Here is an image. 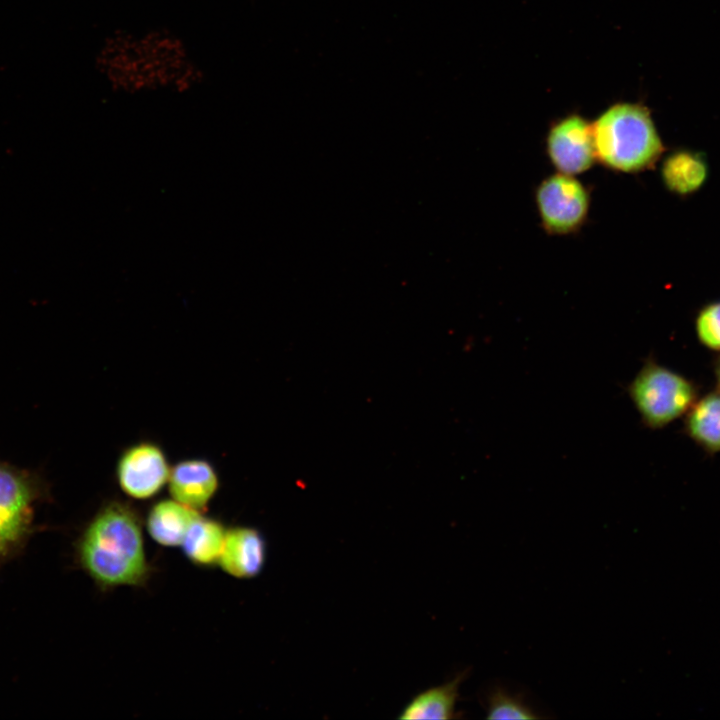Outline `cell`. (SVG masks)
Returning a JSON list of instances; mask_svg holds the SVG:
<instances>
[{
	"mask_svg": "<svg viewBox=\"0 0 720 720\" xmlns=\"http://www.w3.org/2000/svg\"><path fill=\"white\" fill-rule=\"evenodd\" d=\"M227 529L218 520L201 514L190 526L181 547L186 558L199 567L219 563Z\"/></svg>",
	"mask_w": 720,
	"mask_h": 720,
	"instance_id": "cell-14",
	"label": "cell"
},
{
	"mask_svg": "<svg viewBox=\"0 0 720 720\" xmlns=\"http://www.w3.org/2000/svg\"><path fill=\"white\" fill-rule=\"evenodd\" d=\"M266 555V541L258 529L248 526L232 527L227 529L218 565L234 578L250 579L261 573Z\"/></svg>",
	"mask_w": 720,
	"mask_h": 720,
	"instance_id": "cell-9",
	"label": "cell"
},
{
	"mask_svg": "<svg viewBox=\"0 0 720 720\" xmlns=\"http://www.w3.org/2000/svg\"><path fill=\"white\" fill-rule=\"evenodd\" d=\"M467 674V671H462L449 682L423 690L409 701L398 718L402 720L456 718L459 689Z\"/></svg>",
	"mask_w": 720,
	"mask_h": 720,
	"instance_id": "cell-13",
	"label": "cell"
},
{
	"mask_svg": "<svg viewBox=\"0 0 720 720\" xmlns=\"http://www.w3.org/2000/svg\"><path fill=\"white\" fill-rule=\"evenodd\" d=\"M170 466L162 448L151 441L127 447L116 464L120 489L136 500L156 496L168 483Z\"/></svg>",
	"mask_w": 720,
	"mask_h": 720,
	"instance_id": "cell-6",
	"label": "cell"
},
{
	"mask_svg": "<svg viewBox=\"0 0 720 720\" xmlns=\"http://www.w3.org/2000/svg\"><path fill=\"white\" fill-rule=\"evenodd\" d=\"M486 718L488 719H538L542 716L529 705L520 693H513L506 687L494 685L485 695Z\"/></svg>",
	"mask_w": 720,
	"mask_h": 720,
	"instance_id": "cell-15",
	"label": "cell"
},
{
	"mask_svg": "<svg viewBox=\"0 0 720 720\" xmlns=\"http://www.w3.org/2000/svg\"><path fill=\"white\" fill-rule=\"evenodd\" d=\"M660 176L670 193L686 198L697 193L707 182L709 163L703 152L678 148L662 160Z\"/></svg>",
	"mask_w": 720,
	"mask_h": 720,
	"instance_id": "cell-10",
	"label": "cell"
},
{
	"mask_svg": "<svg viewBox=\"0 0 720 720\" xmlns=\"http://www.w3.org/2000/svg\"><path fill=\"white\" fill-rule=\"evenodd\" d=\"M200 515L178 501L163 499L148 511L146 529L151 538L166 547L181 546L190 526Z\"/></svg>",
	"mask_w": 720,
	"mask_h": 720,
	"instance_id": "cell-12",
	"label": "cell"
},
{
	"mask_svg": "<svg viewBox=\"0 0 720 720\" xmlns=\"http://www.w3.org/2000/svg\"><path fill=\"white\" fill-rule=\"evenodd\" d=\"M168 489L179 503L203 512L219 488L218 474L204 459H186L171 467Z\"/></svg>",
	"mask_w": 720,
	"mask_h": 720,
	"instance_id": "cell-8",
	"label": "cell"
},
{
	"mask_svg": "<svg viewBox=\"0 0 720 720\" xmlns=\"http://www.w3.org/2000/svg\"><path fill=\"white\" fill-rule=\"evenodd\" d=\"M626 392L642 424L659 430L688 412L699 397L700 387L649 356L628 383Z\"/></svg>",
	"mask_w": 720,
	"mask_h": 720,
	"instance_id": "cell-3",
	"label": "cell"
},
{
	"mask_svg": "<svg viewBox=\"0 0 720 720\" xmlns=\"http://www.w3.org/2000/svg\"><path fill=\"white\" fill-rule=\"evenodd\" d=\"M682 432L708 455L720 453V390L699 396L683 416Z\"/></svg>",
	"mask_w": 720,
	"mask_h": 720,
	"instance_id": "cell-11",
	"label": "cell"
},
{
	"mask_svg": "<svg viewBox=\"0 0 720 720\" xmlns=\"http://www.w3.org/2000/svg\"><path fill=\"white\" fill-rule=\"evenodd\" d=\"M40 496L42 486L34 474L0 462V564L15 556L31 535Z\"/></svg>",
	"mask_w": 720,
	"mask_h": 720,
	"instance_id": "cell-4",
	"label": "cell"
},
{
	"mask_svg": "<svg viewBox=\"0 0 720 720\" xmlns=\"http://www.w3.org/2000/svg\"><path fill=\"white\" fill-rule=\"evenodd\" d=\"M597 160L622 173L653 168L665 147L648 109L639 104L618 103L592 123Z\"/></svg>",
	"mask_w": 720,
	"mask_h": 720,
	"instance_id": "cell-2",
	"label": "cell"
},
{
	"mask_svg": "<svg viewBox=\"0 0 720 720\" xmlns=\"http://www.w3.org/2000/svg\"><path fill=\"white\" fill-rule=\"evenodd\" d=\"M76 555L80 567L103 590L142 586L150 577L140 516L123 501L102 505L82 531Z\"/></svg>",
	"mask_w": 720,
	"mask_h": 720,
	"instance_id": "cell-1",
	"label": "cell"
},
{
	"mask_svg": "<svg viewBox=\"0 0 720 720\" xmlns=\"http://www.w3.org/2000/svg\"><path fill=\"white\" fill-rule=\"evenodd\" d=\"M547 155L560 173L581 174L597 161L592 124L579 115H569L550 128Z\"/></svg>",
	"mask_w": 720,
	"mask_h": 720,
	"instance_id": "cell-7",
	"label": "cell"
},
{
	"mask_svg": "<svg viewBox=\"0 0 720 720\" xmlns=\"http://www.w3.org/2000/svg\"><path fill=\"white\" fill-rule=\"evenodd\" d=\"M537 211L544 230L553 235L578 231L586 221L590 196L574 175L556 173L543 179L536 188Z\"/></svg>",
	"mask_w": 720,
	"mask_h": 720,
	"instance_id": "cell-5",
	"label": "cell"
},
{
	"mask_svg": "<svg viewBox=\"0 0 720 720\" xmlns=\"http://www.w3.org/2000/svg\"><path fill=\"white\" fill-rule=\"evenodd\" d=\"M713 373L716 380V388L720 390V352L713 359Z\"/></svg>",
	"mask_w": 720,
	"mask_h": 720,
	"instance_id": "cell-17",
	"label": "cell"
},
{
	"mask_svg": "<svg viewBox=\"0 0 720 720\" xmlns=\"http://www.w3.org/2000/svg\"><path fill=\"white\" fill-rule=\"evenodd\" d=\"M698 342L708 350L720 352V300L703 305L694 319Z\"/></svg>",
	"mask_w": 720,
	"mask_h": 720,
	"instance_id": "cell-16",
	"label": "cell"
}]
</instances>
